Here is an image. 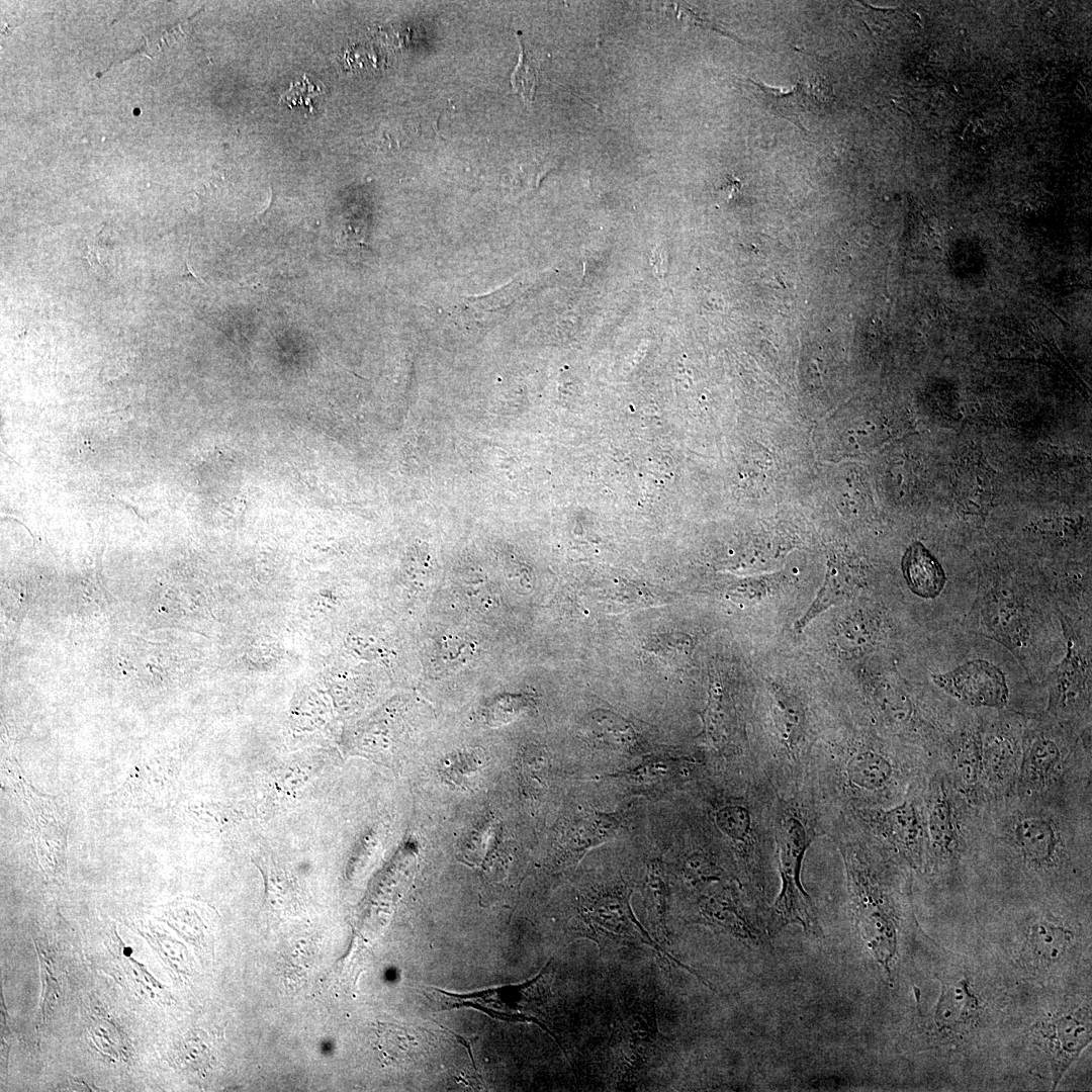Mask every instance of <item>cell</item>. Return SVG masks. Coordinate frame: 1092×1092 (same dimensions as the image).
<instances>
[{
  "label": "cell",
  "instance_id": "obj_1",
  "mask_svg": "<svg viewBox=\"0 0 1092 1092\" xmlns=\"http://www.w3.org/2000/svg\"><path fill=\"white\" fill-rule=\"evenodd\" d=\"M1091 790L1015 793L974 807L968 860L986 858L1042 879L1091 863Z\"/></svg>",
  "mask_w": 1092,
  "mask_h": 1092
},
{
  "label": "cell",
  "instance_id": "obj_28",
  "mask_svg": "<svg viewBox=\"0 0 1092 1092\" xmlns=\"http://www.w3.org/2000/svg\"><path fill=\"white\" fill-rule=\"evenodd\" d=\"M520 43V56L517 66L511 75L513 90L522 96L527 102H532L539 84V75L533 62L528 58L524 44L518 36Z\"/></svg>",
  "mask_w": 1092,
  "mask_h": 1092
},
{
  "label": "cell",
  "instance_id": "obj_18",
  "mask_svg": "<svg viewBox=\"0 0 1092 1092\" xmlns=\"http://www.w3.org/2000/svg\"><path fill=\"white\" fill-rule=\"evenodd\" d=\"M1039 1034L1049 1056L1054 1087L1091 1042V1024L1079 1015L1063 1014L1043 1020Z\"/></svg>",
  "mask_w": 1092,
  "mask_h": 1092
},
{
  "label": "cell",
  "instance_id": "obj_22",
  "mask_svg": "<svg viewBox=\"0 0 1092 1092\" xmlns=\"http://www.w3.org/2000/svg\"><path fill=\"white\" fill-rule=\"evenodd\" d=\"M902 572L910 590L923 599L938 597L945 585L942 566L920 542L912 543L906 550Z\"/></svg>",
  "mask_w": 1092,
  "mask_h": 1092
},
{
  "label": "cell",
  "instance_id": "obj_25",
  "mask_svg": "<svg viewBox=\"0 0 1092 1092\" xmlns=\"http://www.w3.org/2000/svg\"><path fill=\"white\" fill-rule=\"evenodd\" d=\"M977 1008V999L970 992L966 981H945L936 1005V1025L941 1029H959L975 1016Z\"/></svg>",
  "mask_w": 1092,
  "mask_h": 1092
},
{
  "label": "cell",
  "instance_id": "obj_14",
  "mask_svg": "<svg viewBox=\"0 0 1092 1092\" xmlns=\"http://www.w3.org/2000/svg\"><path fill=\"white\" fill-rule=\"evenodd\" d=\"M981 718V795L984 802L1014 793L1028 716L1005 712Z\"/></svg>",
  "mask_w": 1092,
  "mask_h": 1092
},
{
  "label": "cell",
  "instance_id": "obj_9",
  "mask_svg": "<svg viewBox=\"0 0 1092 1092\" xmlns=\"http://www.w3.org/2000/svg\"><path fill=\"white\" fill-rule=\"evenodd\" d=\"M928 871L952 870L968 860L972 805L937 765L923 789Z\"/></svg>",
  "mask_w": 1092,
  "mask_h": 1092
},
{
  "label": "cell",
  "instance_id": "obj_26",
  "mask_svg": "<svg viewBox=\"0 0 1092 1092\" xmlns=\"http://www.w3.org/2000/svg\"><path fill=\"white\" fill-rule=\"evenodd\" d=\"M517 291L512 283L489 294L467 298L463 304L467 321L478 327L492 325L514 301Z\"/></svg>",
  "mask_w": 1092,
  "mask_h": 1092
},
{
  "label": "cell",
  "instance_id": "obj_4",
  "mask_svg": "<svg viewBox=\"0 0 1092 1092\" xmlns=\"http://www.w3.org/2000/svg\"><path fill=\"white\" fill-rule=\"evenodd\" d=\"M736 787L708 799V817L740 887L753 903L763 905L769 870L776 860L778 793L753 760L743 765Z\"/></svg>",
  "mask_w": 1092,
  "mask_h": 1092
},
{
  "label": "cell",
  "instance_id": "obj_13",
  "mask_svg": "<svg viewBox=\"0 0 1092 1092\" xmlns=\"http://www.w3.org/2000/svg\"><path fill=\"white\" fill-rule=\"evenodd\" d=\"M924 786L891 807L846 815L901 864L918 873L928 871Z\"/></svg>",
  "mask_w": 1092,
  "mask_h": 1092
},
{
  "label": "cell",
  "instance_id": "obj_15",
  "mask_svg": "<svg viewBox=\"0 0 1092 1092\" xmlns=\"http://www.w3.org/2000/svg\"><path fill=\"white\" fill-rule=\"evenodd\" d=\"M740 888L736 881H730L695 896V910L688 922L711 927L747 945H759L763 936L740 896Z\"/></svg>",
  "mask_w": 1092,
  "mask_h": 1092
},
{
  "label": "cell",
  "instance_id": "obj_21",
  "mask_svg": "<svg viewBox=\"0 0 1092 1092\" xmlns=\"http://www.w3.org/2000/svg\"><path fill=\"white\" fill-rule=\"evenodd\" d=\"M698 762L689 757L647 756L638 764L611 777L637 789H653L690 776Z\"/></svg>",
  "mask_w": 1092,
  "mask_h": 1092
},
{
  "label": "cell",
  "instance_id": "obj_6",
  "mask_svg": "<svg viewBox=\"0 0 1092 1092\" xmlns=\"http://www.w3.org/2000/svg\"><path fill=\"white\" fill-rule=\"evenodd\" d=\"M820 835H824L821 814L803 789L792 795L778 794L775 841L781 890L769 908L766 923L769 934L791 924L800 925L815 936L822 934L813 901L801 881L805 854Z\"/></svg>",
  "mask_w": 1092,
  "mask_h": 1092
},
{
  "label": "cell",
  "instance_id": "obj_11",
  "mask_svg": "<svg viewBox=\"0 0 1092 1092\" xmlns=\"http://www.w3.org/2000/svg\"><path fill=\"white\" fill-rule=\"evenodd\" d=\"M1059 624L1066 641V655L1048 678V707L1043 714L1081 727L1091 726L1090 630L1083 632L1058 606Z\"/></svg>",
  "mask_w": 1092,
  "mask_h": 1092
},
{
  "label": "cell",
  "instance_id": "obj_5",
  "mask_svg": "<svg viewBox=\"0 0 1092 1092\" xmlns=\"http://www.w3.org/2000/svg\"><path fill=\"white\" fill-rule=\"evenodd\" d=\"M1050 589L982 584L968 624L981 636L1008 648L1031 678L1044 674L1048 655Z\"/></svg>",
  "mask_w": 1092,
  "mask_h": 1092
},
{
  "label": "cell",
  "instance_id": "obj_23",
  "mask_svg": "<svg viewBox=\"0 0 1092 1092\" xmlns=\"http://www.w3.org/2000/svg\"><path fill=\"white\" fill-rule=\"evenodd\" d=\"M586 733L589 740L599 746L623 753L641 750V740L633 725L611 711L597 710L590 713Z\"/></svg>",
  "mask_w": 1092,
  "mask_h": 1092
},
{
  "label": "cell",
  "instance_id": "obj_8",
  "mask_svg": "<svg viewBox=\"0 0 1092 1092\" xmlns=\"http://www.w3.org/2000/svg\"><path fill=\"white\" fill-rule=\"evenodd\" d=\"M632 893L633 887L621 876L581 889L576 898L572 936L594 941L602 952L649 946L665 963L685 969L711 987L649 934L632 910Z\"/></svg>",
  "mask_w": 1092,
  "mask_h": 1092
},
{
  "label": "cell",
  "instance_id": "obj_19",
  "mask_svg": "<svg viewBox=\"0 0 1092 1092\" xmlns=\"http://www.w3.org/2000/svg\"><path fill=\"white\" fill-rule=\"evenodd\" d=\"M623 812L589 811L571 825L566 846L569 858L578 860L588 850L613 838L622 828Z\"/></svg>",
  "mask_w": 1092,
  "mask_h": 1092
},
{
  "label": "cell",
  "instance_id": "obj_29",
  "mask_svg": "<svg viewBox=\"0 0 1092 1092\" xmlns=\"http://www.w3.org/2000/svg\"><path fill=\"white\" fill-rule=\"evenodd\" d=\"M326 91L324 84L311 82L307 75L304 74L301 81L291 83L289 89L280 95L279 102L286 104L290 108L297 105H306L312 111V98L325 94Z\"/></svg>",
  "mask_w": 1092,
  "mask_h": 1092
},
{
  "label": "cell",
  "instance_id": "obj_20",
  "mask_svg": "<svg viewBox=\"0 0 1092 1092\" xmlns=\"http://www.w3.org/2000/svg\"><path fill=\"white\" fill-rule=\"evenodd\" d=\"M641 892L648 924L654 938L658 942L669 944L671 940L667 924L669 880L667 870L660 858H653L648 862Z\"/></svg>",
  "mask_w": 1092,
  "mask_h": 1092
},
{
  "label": "cell",
  "instance_id": "obj_12",
  "mask_svg": "<svg viewBox=\"0 0 1092 1092\" xmlns=\"http://www.w3.org/2000/svg\"><path fill=\"white\" fill-rule=\"evenodd\" d=\"M552 977V962L549 961L536 977L522 984L469 994H454L436 988H432L431 992L437 998V1009L472 1007L500 1020L536 1024L549 1033L566 1054L550 1027Z\"/></svg>",
  "mask_w": 1092,
  "mask_h": 1092
},
{
  "label": "cell",
  "instance_id": "obj_31",
  "mask_svg": "<svg viewBox=\"0 0 1092 1092\" xmlns=\"http://www.w3.org/2000/svg\"><path fill=\"white\" fill-rule=\"evenodd\" d=\"M182 278L183 279L194 280V281H197V282H202V280L197 275H195L193 273V271L191 270V266H190L188 261L185 262V270H184V273L182 274Z\"/></svg>",
  "mask_w": 1092,
  "mask_h": 1092
},
{
  "label": "cell",
  "instance_id": "obj_27",
  "mask_svg": "<svg viewBox=\"0 0 1092 1092\" xmlns=\"http://www.w3.org/2000/svg\"><path fill=\"white\" fill-rule=\"evenodd\" d=\"M687 638L681 634H662L648 641L644 650L658 662L673 668L680 663L687 650Z\"/></svg>",
  "mask_w": 1092,
  "mask_h": 1092
},
{
  "label": "cell",
  "instance_id": "obj_30",
  "mask_svg": "<svg viewBox=\"0 0 1092 1092\" xmlns=\"http://www.w3.org/2000/svg\"><path fill=\"white\" fill-rule=\"evenodd\" d=\"M38 952L43 974V991H46V994L43 995L42 1013L46 1014V1012L50 1009V1005L54 1004V1001L58 996L59 985L58 980L54 977V969L50 968L49 966L50 961L47 958V953H40V951Z\"/></svg>",
  "mask_w": 1092,
  "mask_h": 1092
},
{
  "label": "cell",
  "instance_id": "obj_17",
  "mask_svg": "<svg viewBox=\"0 0 1092 1092\" xmlns=\"http://www.w3.org/2000/svg\"><path fill=\"white\" fill-rule=\"evenodd\" d=\"M745 82L771 110L801 129H805L801 121L805 114L818 113L820 110L826 109L833 100L830 84L820 76L797 81L796 85L787 91L766 86L751 79H747Z\"/></svg>",
  "mask_w": 1092,
  "mask_h": 1092
},
{
  "label": "cell",
  "instance_id": "obj_2",
  "mask_svg": "<svg viewBox=\"0 0 1092 1092\" xmlns=\"http://www.w3.org/2000/svg\"><path fill=\"white\" fill-rule=\"evenodd\" d=\"M937 765L918 747L866 735L814 751L802 789L824 821L896 805L922 788Z\"/></svg>",
  "mask_w": 1092,
  "mask_h": 1092
},
{
  "label": "cell",
  "instance_id": "obj_7",
  "mask_svg": "<svg viewBox=\"0 0 1092 1092\" xmlns=\"http://www.w3.org/2000/svg\"><path fill=\"white\" fill-rule=\"evenodd\" d=\"M1091 790V726L1040 714L1028 716L1014 793L1021 796Z\"/></svg>",
  "mask_w": 1092,
  "mask_h": 1092
},
{
  "label": "cell",
  "instance_id": "obj_16",
  "mask_svg": "<svg viewBox=\"0 0 1092 1092\" xmlns=\"http://www.w3.org/2000/svg\"><path fill=\"white\" fill-rule=\"evenodd\" d=\"M932 681L967 707L1002 710L1008 703L1005 674L986 659H972L946 672L932 674Z\"/></svg>",
  "mask_w": 1092,
  "mask_h": 1092
},
{
  "label": "cell",
  "instance_id": "obj_3",
  "mask_svg": "<svg viewBox=\"0 0 1092 1092\" xmlns=\"http://www.w3.org/2000/svg\"><path fill=\"white\" fill-rule=\"evenodd\" d=\"M823 832L841 854L854 925L875 960L890 974L897 945L896 876L905 867L850 817L825 820Z\"/></svg>",
  "mask_w": 1092,
  "mask_h": 1092
},
{
  "label": "cell",
  "instance_id": "obj_10",
  "mask_svg": "<svg viewBox=\"0 0 1092 1092\" xmlns=\"http://www.w3.org/2000/svg\"><path fill=\"white\" fill-rule=\"evenodd\" d=\"M656 997L653 987H644L616 1017L611 1039L617 1089L637 1087L655 1067L662 1046Z\"/></svg>",
  "mask_w": 1092,
  "mask_h": 1092
},
{
  "label": "cell",
  "instance_id": "obj_24",
  "mask_svg": "<svg viewBox=\"0 0 1092 1092\" xmlns=\"http://www.w3.org/2000/svg\"><path fill=\"white\" fill-rule=\"evenodd\" d=\"M1072 934L1064 925L1050 918H1039L1027 929V954L1037 965L1054 964L1064 957L1071 945Z\"/></svg>",
  "mask_w": 1092,
  "mask_h": 1092
}]
</instances>
